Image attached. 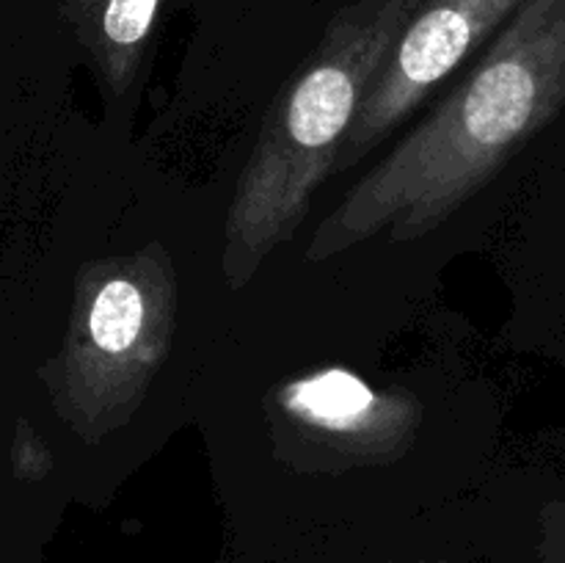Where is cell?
<instances>
[{
  "instance_id": "1",
  "label": "cell",
  "mask_w": 565,
  "mask_h": 563,
  "mask_svg": "<svg viewBox=\"0 0 565 563\" xmlns=\"http://www.w3.org/2000/svg\"><path fill=\"white\" fill-rule=\"evenodd\" d=\"M565 105V0H522L472 66L315 230L309 259L417 241L478 196Z\"/></svg>"
},
{
  "instance_id": "2",
  "label": "cell",
  "mask_w": 565,
  "mask_h": 563,
  "mask_svg": "<svg viewBox=\"0 0 565 563\" xmlns=\"http://www.w3.org/2000/svg\"><path fill=\"white\" fill-rule=\"evenodd\" d=\"M425 0H351L276 97L235 185L221 270L232 290L292 241L315 191L334 171L370 86Z\"/></svg>"
},
{
  "instance_id": "3",
  "label": "cell",
  "mask_w": 565,
  "mask_h": 563,
  "mask_svg": "<svg viewBox=\"0 0 565 563\" xmlns=\"http://www.w3.org/2000/svg\"><path fill=\"white\" fill-rule=\"evenodd\" d=\"M180 312L163 243L83 265L61 351L39 370L55 414L86 445L125 428L158 379Z\"/></svg>"
},
{
  "instance_id": "4",
  "label": "cell",
  "mask_w": 565,
  "mask_h": 563,
  "mask_svg": "<svg viewBox=\"0 0 565 563\" xmlns=\"http://www.w3.org/2000/svg\"><path fill=\"white\" fill-rule=\"evenodd\" d=\"M519 6L522 0H425L370 86L351 130L342 138L331 174L351 171L395 136L397 127L423 108L441 83L494 39Z\"/></svg>"
},
{
  "instance_id": "5",
  "label": "cell",
  "mask_w": 565,
  "mask_h": 563,
  "mask_svg": "<svg viewBox=\"0 0 565 563\" xmlns=\"http://www.w3.org/2000/svg\"><path fill=\"white\" fill-rule=\"evenodd\" d=\"M287 423L348 458H395L414 442L423 408L403 392H379L342 368L320 370L276 392Z\"/></svg>"
},
{
  "instance_id": "6",
  "label": "cell",
  "mask_w": 565,
  "mask_h": 563,
  "mask_svg": "<svg viewBox=\"0 0 565 563\" xmlns=\"http://www.w3.org/2000/svg\"><path fill=\"white\" fill-rule=\"evenodd\" d=\"M160 0H70L66 14L110 97L136 83Z\"/></svg>"
},
{
  "instance_id": "7",
  "label": "cell",
  "mask_w": 565,
  "mask_h": 563,
  "mask_svg": "<svg viewBox=\"0 0 565 563\" xmlns=\"http://www.w3.org/2000/svg\"><path fill=\"white\" fill-rule=\"evenodd\" d=\"M11 467H14V472L20 478H42L53 467V458H50V450L44 447V442L22 419L17 423V436L14 445H11Z\"/></svg>"
},
{
  "instance_id": "8",
  "label": "cell",
  "mask_w": 565,
  "mask_h": 563,
  "mask_svg": "<svg viewBox=\"0 0 565 563\" xmlns=\"http://www.w3.org/2000/svg\"><path fill=\"white\" fill-rule=\"evenodd\" d=\"M406 563H439V561H406Z\"/></svg>"
},
{
  "instance_id": "9",
  "label": "cell",
  "mask_w": 565,
  "mask_h": 563,
  "mask_svg": "<svg viewBox=\"0 0 565 563\" xmlns=\"http://www.w3.org/2000/svg\"><path fill=\"white\" fill-rule=\"evenodd\" d=\"M563 524H565V519H563Z\"/></svg>"
}]
</instances>
